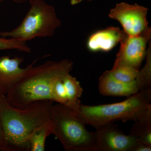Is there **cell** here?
Instances as JSON below:
<instances>
[{
	"label": "cell",
	"mask_w": 151,
	"mask_h": 151,
	"mask_svg": "<svg viewBox=\"0 0 151 151\" xmlns=\"http://www.w3.org/2000/svg\"><path fill=\"white\" fill-rule=\"evenodd\" d=\"M139 144L151 146V113L136 122L129 132Z\"/></svg>",
	"instance_id": "obj_14"
},
{
	"label": "cell",
	"mask_w": 151,
	"mask_h": 151,
	"mask_svg": "<svg viewBox=\"0 0 151 151\" xmlns=\"http://www.w3.org/2000/svg\"><path fill=\"white\" fill-rule=\"evenodd\" d=\"M17 50L26 53H31V49L26 41L21 40L0 37V51L5 50Z\"/></svg>",
	"instance_id": "obj_17"
},
{
	"label": "cell",
	"mask_w": 151,
	"mask_h": 151,
	"mask_svg": "<svg viewBox=\"0 0 151 151\" xmlns=\"http://www.w3.org/2000/svg\"><path fill=\"white\" fill-rule=\"evenodd\" d=\"M151 146L139 144L135 151H151Z\"/></svg>",
	"instance_id": "obj_19"
},
{
	"label": "cell",
	"mask_w": 151,
	"mask_h": 151,
	"mask_svg": "<svg viewBox=\"0 0 151 151\" xmlns=\"http://www.w3.org/2000/svg\"><path fill=\"white\" fill-rule=\"evenodd\" d=\"M30 8L21 23L10 31L0 32V37L29 40L50 37L61 25L54 6L43 0H30Z\"/></svg>",
	"instance_id": "obj_5"
},
{
	"label": "cell",
	"mask_w": 151,
	"mask_h": 151,
	"mask_svg": "<svg viewBox=\"0 0 151 151\" xmlns=\"http://www.w3.org/2000/svg\"><path fill=\"white\" fill-rule=\"evenodd\" d=\"M151 36L150 27L137 35L129 36L126 34L120 42L121 47L113 66L126 65L139 70L147 54L146 48Z\"/></svg>",
	"instance_id": "obj_6"
},
{
	"label": "cell",
	"mask_w": 151,
	"mask_h": 151,
	"mask_svg": "<svg viewBox=\"0 0 151 151\" xmlns=\"http://www.w3.org/2000/svg\"><path fill=\"white\" fill-rule=\"evenodd\" d=\"M62 90L65 100V106L78 114L81 104L79 98L83 92L80 82L70 73H66L62 78Z\"/></svg>",
	"instance_id": "obj_12"
},
{
	"label": "cell",
	"mask_w": 151,
	"mask_h": 151,
	"mask_svg": "<svg viewBox=\"0 0 151 151\" xmlns=\"http://www.w3.org/2000/svg\"><path fill=\"white\" fill-rule=\"evenodd\" d=\"M78 2H79V3H80L82 1H84V0H78ZM86 1H92V0H86Z\"/></svg>",
	"instance_id": "obj_22"
},
{
	"label": "cell",
	"mask_w": 151,
	"mask_h": 151,
	"mask_svg": "<svg viewBox=\"0 0 151 151\" xmlns=\"http://www.w3.org/2000/svg\"><path fill=\"white\" fill-rule=\"evenodd\" d=\"M52 134L66 151H96L95 132L77 113L60 103L52 105L50 113Z\"/></svg>",
	"instance_id": "obj_4"
},
{
	"label": "cell",
	"mask_w": 151,
	"mask_h": 151,
	"mask_svg": "<svg viewBox=\"0 0 151 151\" xmlns=\"http://www.w3.org/2000/svg\"><path fill=\"white\" fill-rule=\"evenodd\" d=\"M126 33L119 27H110L97 31L89 36L87 47L90 51L108 52L124 38Z\"/></svg>",
	"instance_id": "obj_10"
},
{
	"label": "cell",
	"mask_w": 151,
	"mask_h": 151,
	"mask_svg": "<svg viewBox=\"0 0 151 151\" xmlns=\"http://www.w3.org/2000/svg\"><path fill=\"white\" fill-rule=\"evenodd\" d=\"M70 4L72 5H75L79 4L78 0H70Z\"/></svg>",
	"instance_id": "obj_20"
},
{
	"label": "cell",
	"mask_w": 151,
	"mask_h": 151,
	"mask_svg": "<svg viewBox=\"0 0 151 151\" xmlns=\"http://www.w3.org/2000/svg\"><path fill=\"white\" fill-rule=\"evenodd\" d=\"M51 134L52 131L50 121L35 129L27 139L29 145V151L45 150L46 138Z\"/></svg>",
	"instance_id": "obj_13"
},
{
	"label": "cell",
	"mask_w": 151,
	"mask_h": 151,
	"mask_svg": "<svg viewBox=\"0 0 151 151\" xmlns=\"http://www.w3.org/2000/svg\"><path fill=\"white\" fill-rule=\"evenodd\" d=\"M139 69L126 65L113 66L109 70L114 78L124 83H129L136 80L139 72Z\"/></svg>",
	"instance_id": "obj_16"
},
{
	"label": "cell",
	"mask_w": 151,
	"mask_h": 151,
	"mask_svg": "<svg viewBox=\"0 0 151 151\" xmlns=\"http://www.w3.org/2000/svg\"><path fill=\"white\" fill-rule=\"evenodd\" d=\"M96 151H135L139 145L132 135H125L116 124L108 123L96 128Z\"/></svg>",
	"instance_id": "obj_8"
},
{
	"label": "cell",
	"mask_w": 151,
	"mask_h": 151,
	"mask_svg": "<svg viewBox=\"0 0 151 151\" xmlns=\"http://www.w3.org/2000/svg\"><path fill=\"white\" fill-rule=\"evenodd\" d=\"M151 113V89L139 91L122 102L98 105L81 104L78 115L94 128L117 121L137 122Z\"/></svg>",
	"instance_id": "obj_3"
},
{
	"label": "cell",
	"mask_w": 151,
	"mask_h": 151,
	"mask_svg": "<svg viewBox=\"0 0 151 151\" xmlns=\"http://www.w3.org/2000/svg\"><path fill=\"white\" fill-rule=\"evenodd\" d=\"M53 103L49 100L38 101L18 109L10 105L5 96L0 95V123L11 151H29L27 139L36 128L50 122Z\"/></svg>",
	"instance_id": "obj_2"
},
{
	"label": "cell",
	"mask_w": 151,
	"mask_h": 151,
	"mask_svg": "<svg viewBox=\"0 0 151 151\" xmlns=\"http://www.w3.org/2000/svg\"><path fill=\"white\" fill-rule=\"evenodd\" d=\"M148 11V9L138 4L121 2L116 4L108 16L120 23L127 35L134 36L148 28L147 17Z\"/></svg>",
	"instance_id": "obj_7"
},
{
	"label": "cell",
	"mask_w": 151,
	"mask_h": 151,
	"mask_svg": "<svg viewBox=\"0 0 151 151\" xmlns=\"http://www.w3.org/2000/svg\"><path fill=\"white\" fill-rule=\"evenodd\" d=\"M73 65L69 60L63 59L33 65L9 90L6 96L8 102L14 108L23 109L36 101H52L54 81L61 74L70 72Z\"/></svg>",
	"instance_id": "obj_1"
},
{
	"label": "cell",
	"mask_w": 151,
	"mask_h": 151,
	"mask_svg": "<svg viewBox=\"0 0 151 151\" xmlns=\"http://www.w3.org/2000/svg\"><path fill=\"white\" fill-rule=\"evenodd\" d=\"M12 1L14 2L18 3V4H21V3L25 2L27 0H12Z\"/></svg>",
	"instance_id": "obj_21"
},
{
	"label": "cell",
	"mask_w": 151,
	"mask_h": 151,
	"mask_svg": "<svg viewBox=\"0 0 151 151\" xmlns=\"http://www.w3.org/2000/svg\"><path fill=\"white\" fill-rule=\"evenodd\" d=\"M146 65L142 70H139L136 78V84L139 91L151 89V57L150 50L147 52Z\"/></svg>",
	"instance_id": "obj_15"
},
{
	"label": "cell",
	"mask_w": 151,
	"mask_h": 151,
	"mask_svg": "<svg viewBox=\"0 0 151 151\" xmlns=\"http://www.w3.org/2000/svg\"><path fill=\"white\" fill-rule=\"evenodd\" d=\"M4 1L5 0H0V3L2 2L3 1Z\"/></svg>",
	"instance_id": "obj_23"
},
{
	"label": "cell",
	"mask_w": 151,
	"mask_h": 151,
	"mask_svg": "<svg viewBox=\"0 0 151 151\" xmlns=\"http://www.w3.org/2000/svg\"><path fill=\"white\" fill-rule=\"evenodd\" d=\"M98 90L102 95L112 97H129L139 92L136 81L129 83L119 81L109 70L105 71L99 78Z\"/></svg>",
	"instance_id": "obj_11"
},
{
	"label": "cell",
	"mask_w": 151,
	"mask_h": 151,
	"mask_svg": "<svg viewBox=\"0 0 151 151\" xmlns=\"http://www.w3.org/2000/svg\"><path fill=\"white\" fill-rule=\"evenodd\" d=\"M24 60L23 58L19 57H0V95L6 96L12 86L27 73L37 60L25 68H21L20 65Z\"/></svg>",
	"instance_id": "obj_9"
},
{
	"label": "cell",
	"mask_w": 151,
	"mask_h": 151,
	"mask_svg": "<svg viewBox=\"0 0 151 151\" xmlns=\"http://www.w3.org/2000/svg\"><path fill=\"white\" fill-rule=\"evenodd\" d=\"M0 151H11L1 124L0 123Z\"/></svg>",
	"instance_id": "obj_18"
}]
</instances>
